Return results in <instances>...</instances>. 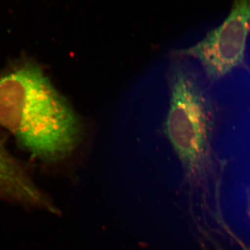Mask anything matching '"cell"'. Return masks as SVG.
Listing matches in <instances>:
<instances>
[{"label": "cell", "instance_id": "7a4b0ae2", "mask_svg": "<svg viewBox=\"0 0 250 250\" xmlns=\"http://www.w3.org/2000/svg\"><path fill=\"white\" fill-rule=\"evenodd\" d=\"M0 125L34 157L65 159L76 147V113L40 67L24 64L0 76Z\"/></svg>", "mask_w": 250, "mask_h": 250}, {"label": "cell", "instance_id": "6da1fadb", "mask_svg": "<svg viewBox=\"0 0 250 250\" xmlns=\"http://www.w3.org/2000/svg\"><path fill=\"white\" fill-rule=\"evenodd\" d=\"M167 71L170 104L164 133L182 164L192 216L215 220L221 211L222 164L213 148L214 104L198 75L174 56Z\"/></svg>", "mask_w": 250, "mask_h": 250}, {"label": "cell", "instance_id": "3957f363", "mask_svg": "<svg viewBox=\"0 0 250 250\" xmlns=\"http://www.w3.org/2000/svg\"><path fill=\"white\" fill-rule=\"evenodd\" d=\"M250 33V1H237L224 22L195 45L174 52L200 62L207 78L216 82L244 62Z\"/></svg>", "mask_w": 250, "mask_h": 250}, {"label": "cell", "instance_id": "277c9868", "mask_svg": "<svg viewBox=\"0 0 250 250\" xmlns=\"http://www.w3.org/2000/svg\"><path fill=\"white\" fill-rule=\"evenodd\" d=\"M0 197L22 205L54 211L26 169L6 150L0 139Z\"/></svg>", "mask_w": 250, "mask_h": 250}]
</instances>
